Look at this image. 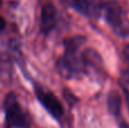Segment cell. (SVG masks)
I'll use <instances>...</instances> for the list:
<instances>
[{
    "instance_id": "cell-1",
    "label": "cell",
    "mask_w": 129,
    "mask_h": 128,
    "mask_svg": "<svg viewBox=\"0 0 129 128\" xmlns=\"http://www.w3.org/2000/svg\"><path fill=\"white\" fill-rule=\"evenodd\" d=\"M85 42L86 39L82 35H76L64 40V53L57 61V68L64 78H77L85 73L83 54H79V48Z\"/></svg>"
},
{
    "instance_id": "cell-2",
    "label": "cell",
    "mask_w": 129,
    "mask_h": 128,
    "mask_svg": "<svg viewBox=\"0 0 129 128\" xmlns=\"http://www.w3.org/2000/svg\"><path fill=\"white\" fill-rule=\"evenodd\" d=\"M5 110H6V127L7 128H29L31 121L19 103L16 95L9 93L5 99Z\"/></svg>"
},
{
    "instance_id": "cell-3",
    "label": "cell",
    "mask_w": 129,
    "mask_h": 128,
    "mask_svg": "<svg viewBox=\"0 0 129 128\" xmlns=\"http://www.w3.org/2000/svg\"><path fill=\"white\" fill-rule=\"evenodd\" d=\"M101 8L103 9L105 20L109 23V25L112 27L114 32L120 36H125L129 33V29L126 25L123 13L121 8L114 1H105L102 4Z\"/></svg>"
},
{
    "instance_id": "cell-4",
    "label": "cell",
    "mask_w": 129,
    "mask_h": 128,
    "mask_svg": "<svg viewBox=\"0 0 129 128\" xmlns=\"http://www.w3.org/2000/svg\"><path fill=\"white\" fill-rule=\"evenodd\" d=\"M36 97H38L40 103L47 109V111L56 119L62 117L63 108L62 104L58 100V98L50 91H44L43 88H36L35 91Z\"/></svg>"
},
{
    "instance_id": "cell-5",
    "label": "cell",
    "mask_w": 129,
    "mask_h": 128,
    "mask_svg": "<svg viewBox=\"0 0 129 128\" xmlns=\"http://www.w3.org/2000/svg\"><path fill=\"white\" fill-rule=\"evenodd\" d=\"M57 9L52 4H45L41 10L40 28L44 35H48L57 25Z\"/></svg>"
},
{
    "instance_id": "cell-6",
    "label": "cell",
    "mask_w": 129,
    "mask_h": 128,
    "mask_svg": "<svg viewBox=\"0 0 129 128\" xmlns=\"http://www.w3.org/2000/svg\"><path fill=\"white\" fill-rule=\"evenodd\" d=\"M83 62H84L85 73L92 72L93 74H103V63L100 54L93 49H87L83 52Z\"/></svg>"
},
{
    "instance_id": "cell-7",
    "label": "cell",
    "mask_w": 129,
    "mask_h": 128,
    "mask_svg": "<svg viewBox=\"0 0 129 128\" xmlns=\"http://www.w3.org/2000/svg\"><path fill=\"white\" fill-rule=\"evenodd\" d=\"M60 1L87 17H98L100 14L99 7L92 4L89 0H60Z\"/></svg>"
},
{
    "instance_id": "cell-8",
    "label": "cell",
    "mask_w": 129,
    "mask_h": 128,
    "mask_svg": "<svg viewBox=\"0 0 129 128\" xmlns=\"http://www.w3.org/2000/svg\"><path fill=\"white\" fill-rule=\"evenodd\" d=\"M108 108L111 115L118 117L120 115V109H121V97L118 94L116 91H111L108 97Z\"/></svg>"
},
{
    "instance_id": "cell-9",
    "label": "cell",
    "mask_w": 129,
    "mask_h": 128,
    "mask_svg": "<svg viewBox=\"0 0 129 128\" xmlns=\"http://www.w3.org/2000/svg\"><path fill=\"white\" fill-rule=\"evenodd\" d=\"M119 84H120V87L122 88V92L125 94L126 101H127V104L129 107V70H123L121 73Z\"/></svg>"
},
{
    "instance_id": "cell-10",
    "label": "cell",
    "mask_w": 129,
    "mask_h": 128,
    "mask_svg": "<svg viewBox=\"0 0 129 128\" xmlns=\"http://www.w3.org/2000/svg\"><path fill=\"white\" fill-rule=\"evenodd\" d=\"M5 27H6V20L4 19V18L0 16V32H2L5 29Z\"/></svg>"
},
{
    "instance_id": "cell-11",
    "label": "cell",
    "mask_w": 129,
    "mask_h": 128,
    "mask_svg": "<svg viewBox=\"0 0 129 128\" xmlns=\"http://www.w3.org/2000/svg\"><path fill=\"white\" fill-rule=\"evenodd\" d=\"M123 54H125L126 60H127L128 62H129V44L125 48V49H123Z\"/></svg>"
},
{
    "instance_id": "cell-12",
    "label": "cell",
    "mask_w": 129,
    "mask_h": 128,
    "mask_svg": "<svg viewBox=\"0 0 129 128\" xmlns=\"http://www.w3.org/2000/svg\"><path fill=\"white\" fill-rule=\"evenodd\" d=\"M1 2H2V0H0V6H1Z\"/></svg>"
}]
</instances>
